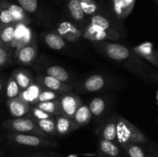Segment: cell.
<instances>
[{
    "mask_svg": "<svg viewBox=\"0 0 158 157\" xmlns=\"http://www.w3.org/2000/svg\"><path fill=\"white\" fill-rule=\"evenodd\" d=\"M56 131L58 135H66L70 132L77 130L80 127L73 119L64 115H56Z\"/></svg>",
    "mask_w": 158,
    "mask_h": 157,
    "instance_id": "cell-16",
    "label": "cell"
},
{
    "mask_svg": "<svg viewBox=\"0 0 158 157\" xmlns=\"http://www.w3.org/2000/svg\"><path fill=\"white\" fill-rule=\"evenodd\" d=\"M35 106L40 108V109L43 110L44 112L53 115V116L61 115V111H60L58 99L51 100V101L44 102V103H40L35 105Z\"/></svg>",
    "mask_w": 158,
    "mask_h": 157,
    "instance_id": "cell-27",
    "label": "cell"
},
{
    "mask_svg": "<svg viewBox=\"0 0 158 157\" xmlns=\"http://www.w3.org/2000/svg\"><path fill=\"white\" fill-rule=\"evenodd\" d=\"M12 75L19 85L21 91L29 87L35 82L31 72L27 69H16L12 72Z\"/></svg>",
    "mask_w": 158,
    "mask_h": 157,
    "instance_id": "cell-18",
    "label": "cell"
},
{
    "mask_svg": "<svg viewBox=\"0 0 158 157\" xmlns=\"http://www.w3.org/2000/svg\"><path fill=\"white\" fill-rule=\"evenodd\" d=\"M156 99H157V105H158V91H157V97H156Z\"/></svg>",
    "mask_w": 158,
    "mask_h": 157,
    "instance_id": "cell-43",
    "label": "cell"
},
{
    "mask_svg": "<svg viewBox=\"0 0 158 157\" xmlns=\"http://www.w3.org/2000/svg\"><path fill=\"white\" fill-rule=\"evenodd\" d=\"M132 49L138 56L158 68V49L154 47L153 43L146 42L139 46H134Z\"/></svg>",
    "mask_w": 158,
    "mask_h": 157,
    "instance_id": "cell-11",
    "label": "cell"
},
{
    "mask_svg": "<svg viewBox=\"0 0 158 157\" xmlns=\"http://www.w3.org/2000/svg\"><path fill=\"white\" fill-rule=\"evenodd\" d=\"M82 36L91 42L99 41H115L120 38V33L117 30L108 31L88 24L82 31Z\"/></svg>",
    "mask_w": 158,
    "mask_h": 157,
    "instance_id": "cell-6",
    "label": "cell"
},
{
    "mask_svg": "<svg viewBox=\"0 0 158 157\" xmlns=\"http://www.w3.org/2000/svg\"><path fill=\"white\" fill-rule=\"evenodd\" d=\"M34 79L41 87L52 91L60 95L71 92L72 90V87L68 83H63L47 75H38Z\"/></svg>",
    "mask_w": 158,
    "mask_h": 157,
    "instance_id": "cell-9",
    "label": "cell"
},
{
    "mask_svg": "<svg viewBox=\"0 0 158 157\" xmlns=\"http://www.w3.org/2000/svg\"><path fill=\"white\" fill-rule=\"evenodd\" d=\"M16 2L27 13H34L38 9L37 0H16Z\"/></svg>",
    "mask_w": 158,
    "mask_h": 157,
    "instance_id": "cell-35",
    "label": "cell"
},
{
    "mask_svg": "<svg viewBox=\"0 0 158 157\" xmlns=\"http://www.w3.org/2000/svg\"><path fill=\"white\" fill-rule=\"evenodd\" d=\"M6 106L12 118L25 116L31 108L30 105L22 100L19 96L6 100Z\"/></svg>",
    "mask_w": 158,
    "mask_h": 157,
    "instance_id": "cell-13",
    "label": "cell"
},
{
    "mask_svg": "<svg viewBox=\"0 0 158 157\" xmlns=\"http://www.w3.org/2000/svg\"><path fill=\"white\" fill-rule=\"evenodd\" d=\"M13 49L4 45L0 46V71L8 67L12 62Z\"/></svg>",
    "mask_w": 158,
    "mask_h": 157,
    "instance_id": "cell-29",
    "label": "cell"
},
{
    "mask_svg": "<svg viewBox=\"0 0 158 157\" xmlns=\"http://www.w3.org/2000/svg\"><path fill=\"white\" fill-rule=\"evenodd\" d=\"M46 73L49 76L56 78V79L60 80L63 83H67V82L70 79L67 71L63 69V67L59 66H49L46 69Z\"/></svg>",
    "mask_w": 158,
    "mask_h": 157,
    "instance_id": "cell-25",
    "label": "cell"
},
{
    "mask_svg": "<svg viewBox=\"0 0 158 157\" xmlns=\"http://www.w3.org/2000/svg\"><path fill=\"white\" fill-rule=\"evenodd\" d=\"M36 39L32 29L28 25L23 23H15V35L10 48L18 49L31 44Z\"/></svg>",
    "mask_w": 158,
    "mask_h": 157,
    "instance_id": "cell-7",
    "label": "cell"
},
{
    "mask_svg": "<svg viewBox=\"0 0 158 157\" xmlns=\"http://www.w3.org/2000/svg\"><path fill=\"white\" fill-rule=\"evenodd\" d=\"M6 81H7V79L5 77L0 76V98L2 96L3 94H5Z\"/></svg>",
    "mask_w": 158,
    "mask_h": 157,
    "instance_id": "cell-39",
    "label": "cell"
},
{
    "mask_svg": "<svg viewBox=\"0 0 158 157\" xmlns=\"http://www.w3.org/2000/svg\"><path fill=\"white\" fill-rule=\"evenodd\" d=\"M88 106L92 113V115L100 116L106 109V103L103 99L100 97H96L94 99L91 100Z\"/></svg>",
    "mask_w": 158,
    "mask_h": 157,
    "instance_id": "cell-32",
    "label": "cell"
},
{
    "mask_svg": "<svg viewBox=\"0 0 158 157\" xmlns=\"http://www.w3.org/2000/svg\"><path fill=\"white\" fill-rule=\"evenodd\" d=\"M111 7L114 15L119 19H124V9H123V0H110Z\"/></svg>",
    "mask_w": 158,
    "mask_h": 157,
    "instance_id": "cell-36",
    "label": "cell"
},
{
    "mask_svg": "<svg viewBox=\"0 0 158 157\" xmlns=\"http://www.w3.org/2000/svg\"><path fill=\"white\" fill-rule=\"evenodd\" d=\"M9 142L18 146L29 148H53L57 146V143L48 139L32 134L19 133L11 132L6 135Z\"/></svg>",
    "mask_w": 158,
    "mask_h": 157,
    "instance_id": "cell-4",
    "label": "cell"
},
{
    "mask_svg": "<svg viewBox=\"0 0 158 157\" xmlns=\"http://www.w3.org/2000/svg\"><path fill=\"white\" fill-rule=\"evenodd\" d=\"M3 128L7 130L19 133L32 134L49 139V135H46L39 127L35 120L25 115L19 118H13L6 120L2 123Z\"/></svg>",
    "mask_w": 158,
    "mask_h": 157,
    "instance_id": "cell-3",
    "label": "cell"
},
{
    "mask_svg": "<svg viewBox=\"0 0 158 157\" xmlns=\"http://www.w3.org/2000/svg\"><path fill=\"white\" fill-rule=\"evenodd\" d=\"M157 80H158V75H157Z\"/></svg>",
    "mask_w": 158,
    "mask_h": 157,
    "instance_id": "cell-46",
    "label": "cell"
},
{
    "mask_svg": "<svg viewBox=\"0 0 158 157\" xmlns=\"http://www.w3.org/2000/svg\"><path fill=\"white\" fill-rule=\"evenodd\" d=\"M106 80L101 75H93L88 77L81 85L82 92H94L103 89L106 86Z\"/></svg>",
    "mask_w": 158,
    "mask_h": 157,
    "instance_id": "cell-15",
    "label": "cell"
},
{
    "mask_svg": "<svg viewBox=\"0 0 158 157\" xmlns=\"http://www.w3.org/2000/svg\"><path fill=\"white\" fill-rule=\"evenodd\" d=\"M0 29H1V26H0Z\"/></svg>",
    "mask_w": 158,
    "mask_h": 157,
    "instance_id": "cell-47",
    "label": "cell"
},
{
    "mask_svg": "<svg viewBox=\"0 0 158 157\" xmlns=\"http://www.w3.org/2000/svg\"><path fill=\"white\" fill-rule=\"evenodd\" d=\"M44 40L46 44L54 50H61L66 46V40L56 32L46 33L44 36Z\"/></svg>",
    "mask_w": 158,
    "mask_h": 157,
    "instance_id": "cell-23",
    "label": "cell"
},
{
    "mask_svg": "<svg viewBox=\"0 0 158 157\" xmlns=\"http://www.w3.org/2000/svg\"><path fill=\"white\" fill-rule=\"evenodd\" d=\"M38 56V46H37L36 39L32 42L31 44L20 48L18 49H14L12 53V59L15 62L23 66H30L36 59Z\"/></svg>",
    "mask_w": 158,
    "mask_h": 157,
    "instance_id": "cell-8",
    "label": "cell"
},
{
    "mask_svg": "<svg viewBox=\"0 0 158 157\" xmlns=\"http://www.w3.org/2000/svg\"><path fill=\"white\" fill-rule=\"evenodd\" d=\"M79 2L86 15L92 16L93 15L98 12L100 9V6L96 0H79Z\"/></svg>",
    "mask_w": 158,
    "mask_h": 157,
    "instance_id": "cell-33",
    "label": "cell"
},
{
    "mask_svg": "<svg viewBox=\"0 0 158 157\" xmlns=\"http://www.w3.org/2000/svg\"><path fill=\"white\" fill-rule=\"evenodd\" d=\"M135 1L136 0H123L125 18L128 17V15L132 12L135 5Z\"/></svg>",
    "mask_w": 158,
    "mask_h": 157,
    "instance_id": "cell-38",
    "label": "cell"
},
{
    "mask_svg": "<svg viewBox=\"0 0 158 157\" xmlns=\"http://www.w3.org/2000/svg\"><path fill=\"white\" fill-rule=\"evenodd\" d=\"M56 33L66 41L77 42L82 36V30L70 22L60 23L56 28Z\"/></svg>",
    "mask_w": 158,
    "mask_h": 157,
    "instance_id": "cell-12",
    "label": "cell"
},
{
    "mask_svg": "<svg viewBox=\"0 0 158 157\" xmlns=\"http://www.w3.org/2000/svg\"><path fill=\"white\" fill-rule=\"evenodd\" d=\"M120 146L124 149L129 157H148L142 148L137 143H123L120 145Z\"/></svg>",
    "mask_w": 158,
    "mask_h": 157,
    "instance_id": "cell-30",
    "label": "cell"
},
{
    "mask_svg": "<svg viewBox=\"0 0 158 157\" xmlns=\"http://www.w3.org/2000/svg\"><path fill=\"white\" fill-rule=\"evenodd\" d=\"M128 143L143 144L148 143V139L131 122L123 117L118 116L117 143L120 146L123 143Z\"/></svg>",
    "mask_w": 158,
    "mask_h": 157,
    "instance_id": "cell-2",
    "label": "cell"
},
{
    "mask_svg": "<svg viewBox=\"0 0 158 157\" xmlns=\"http://www.w3.org/2000/svg\"><path fill=\"white\" fill-rule=\"evenodd\" d=\"M13 23L15 22L8 9L7 1H0V26L2 28L3 26Z\"/></svg>",
    "mask_w": 158,
    "mask_h": 157,
    "instance_id": "cell-31",
    "label": "cell"
},
{
    "mask_svg": "<svg viewBox=\"0 0 158 157\" xmlns=\"http://www.w3.org/2000/svg\"><path fill=\"white\" fill-rule=\"evenodd\" d=\"M5 154V150L3 148L0 147V156H2V155H3Z\"/></svg>",
    "mask_w": 158,
    "mask_h": 157,
    "instance_id": "cell-41",
    "label": "cell"
},
{
    "mask_svg": "<svg viewBox=\"0 0 158 157\" xmlns=\"http://www.w3.org/2000/svg\"><path fill=\"white\" fill-rule=\"evenodd\" d=\"M7 6L15 23H23V24L29 25L31 22V19L28 13L21 6L14 3H10L9 2H7Z\"/></svg>",
    "mask_w": 158,
    "mask_h": 157,
    "instance_id": "cell-19",
    "label": "cell"
},
{
    "mask_svg": "<svg viewBox=\"0 0 158 157\" xmlns=\"http://www.w3.org/2000/svg\"><path fill=\"white\" fill-rule=\"evenodd\" d=\"M35 123H37L40 129L46 135H49V136L58 135L56 131V120L55 116L35 121Z\"/></svg>",
    "mask_w": 158,
    "mask_h": 157,
    "instance_id": "cell-22",
    "label": "cell"
},
{
    "mask_svg": "<svg viewBox=\"0 0 158 157\" xmlns=\"http://www.w3.org/2000/svg\"><path fill=\"white\" fill-rule=\"evenodd\" d=\"M67 9L69 11V15L75 21H83L86 16L80 6L79 0H68Z\"/></svg>",
    "mask_w": 158,
    "mask_h": 157,
    "instance_id": "cell-24",
    "label": "cell"
},
{
    "mask_svg": "<svg viewBox=\"0 0 158 157\" xmlns=\"http://www.w3.org/2000/svg\"><path fill=\"white\" fill-rule=\"evenodd\" d=\"M58 101L61 115L70 119H73L77 109L83 104L80 97L72 92L60 95L58 97Z\"/></svg>",
    "mask_w": 158,
    "mask_h": 157,
    "instance_id": "cell-5",
    "label": "cell"
},
{
    "mask_svg": "<svg viewBox=\"0 0 158 157\" xmlns=\"http://www.w3.org/2000/svg\"><path fill=\"white\" fill-rule=\"evenodd\" d=\"M20 92H21V89H20L19 86L17 84L15 80L14 79L12 75H11L10 76H9V78H7V81H6V89H5L6 97L7 98V99L15 98V97L19 96Z\"/></svg>",
    "mask_w": 158,
    "mask_h": 157,
    "instance_id": "cell-28",
    "label": "cell"
},
{
    "mask_svg": "<svg viewBox=\"0 0 158 157\" xmlns=\"http://www.w3.org/2000/svg\"><path fill=\"white\" fill-rule=\"evenodd\" d=\"M26 115L30 117V118H32L35 121H39V120L45 119L53 116V115H50V114L47 113V112H44L43 110L40 109V108L36 107L35 106H31L29 112Z\"/></svg>",
    "mask_w": 158,
    "mask_h": 157,
    "instance_id": "cell-34",
    "label": "cell"
},
{
    "mask_svg": "<svg viewBox=\"0 0 158 157\" xmlns=\"http://www.w3.org/2000/svg\"><path fill=\"white\" fill-rule=\"evenodd\" d=\"M59 96H60V95H58V94L56 93V92L43 88L42 92H40V95H39L38 103L56 99H58Z\"/></svg>",
    "mask_w": 158,
    "mask_h": 157,
    "instance_id": "cell-37",
    "label": "cell"
},
{
    "mask_svg": "<svg viewBox=\"0 0 158 157\" xmlns=\"http://www.w3.org/2000/svg\"><path fill=\"white\" fill-rule=\"evenodd\" d=\"M117 115H113L103 122L97 129V135L100 139L117 143Z\"/></svg>",
    "mask_w": 158,
    "mask_h": 157,
    "instance_id": "cell-10",
    "label": "cell"
},
{
    "mask_svg": "<svg viewBox=\"0 0 158 157\" xmlns=\"http://www.w3.org/2000/svg\"><path fill=\"white\" fill-rule=\"evenodd\" d=\"M89 24L92 26H96V27L100 28L104 30L108 31H114L117 30L113 26V23L107 17L105 16L103 14H100L97 12L96 14L93 15L89 19Z\"/></svg>",
    "mask_w": 158,
    "mask_h": 157,
    "instance_id": "cell-20",
    "label": "cell"
},
{
    "mask_svg": "<svg viewBox=\"0 0 158 157\" xmlns=\"http://www.w3.org/2000/svg\"><path fill=\"white\" fill-rule=\"evenodd\" d=\"M15 23L3 26L0 29V41L4 46L10 47L15 35Z\"/></svg>",
    "mask_w": 158,
    "mask_h": 157,
    "instance_id": "cell-26",
    "label": "cell"
},
{
    "mask_svg": "<svg viewBox=\"0 0 158 157\" xmlns=\"http://www.w3.org/2000/svg\"><path fill=\"white\" fill-rule=\"evenodd\" d=\"M97 155L98 157H120V149L117 143L104 139H99Z\"/></svg>",
    "mask_w": 158,
    "mask_h": 157,
    "instance_id": "cell-14",
    "label": "cell"
},
{
    "mask_svg": "<svg viewBox=\"0 0 158 157\" xmlns=\"http://www.w3.org/2000/svg\"><path fill=\"white\" fill-rule=\"evenodd\" d=\"M93 44L102 55L121 65L137 76L149 81L157 80V75L154 71L132 49L119 43L108 41L93 42Z\"/></svg>",
    "mask_w": 158,
    "mask_h": 157,
    "instance_id": "cell-1",
    "label": "cell"
},
{
    "mask_svg": "<svg viewBox=\"0 0 158 157\" xmlns=\"http://www.w3.org/2000/svg\"><path fill=\"white\" fill-rule=\"evenodd\" d=\"M151 157H158L157 155H156V154H151Z\"/></svg>",
    "mask_w": 158,
    "mask_h": 157,
    "instance_id": "cell-42",
    "label": "cell"
},
{
    "mask_svg": "<svg viewBox=\"0 0 158 157\" xmlns=\"http://www.w3.org/2000/svg\"><path fill=\"white\" fill-rule=\"evenodd\" d=\"M43 89V87H41L40 85L34 82L29 87L21 91L19 95V97L22 100L26 102V103L30 105L31 106H35L36 104H38L39 95H40Z\"/></svg>",
    "mask_w": 158,
    "mask_h": 157,
    "instance_id": "cell-17",
    "label": "cell"
},
{
    "mask_svg": "<svg viewBox=\"0 0 158 157\" xmlns=\"http://www.w3.org/2000/svg\"><path fill=\"white\" fill-rule=\"evenodd\" d=\"M92 116V113L89 110V106L87 105L83 104L77 110L73 119L79 126H83L87 125L90 122Z\"/></svg>",
    "mask_w": 158,
    "mask_h": 157,
    "instance_id": "cell-21",
    "label": "cell"
},
{
    "mask_svg": "<svg viewBox=\"0 0 158 157\" xmlns=\"http://www.w3.org/2000/svg\"><path fill=\"white\" fill-rule=\"evenodd\" d=\"M23 157H45V156H43V155H37V154H33V155H24V156Z\"/></svg>",
    "mask_w": 158,
    "mask_h": 157,
    "instance_id": "cell-40",
    "label": "cell"
},
{
    "mask_svg": "<svg viewBox=\"0 0 158 157\" xmlns=\"http://www.w3.org/2000/svg\"><path fill=\"white\" fill-rule=\"evenodd\" d=\"M2 138L1 135H0V142H1V141H2Z\"/></svg>",
    "mask_w": 158,
    "mask_h": 157,
    "instance_id": "cell-44",
    "label": "cell"
},
{
    "mask_svg": "<svg viewBox=\"0 0 158 157\" xmlns=\"http://www.w3.org/2000/svg\"><path fill=\"white\" fill-rule=\"evenodd\" d=\"M2 42L1 41H0V46H2Z\"/></svg>",
    "mask_w": 158,
    "mask_h": 157,
    "instance_id": "cell-45",
    "label": "cell"
}]
</instances>
